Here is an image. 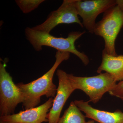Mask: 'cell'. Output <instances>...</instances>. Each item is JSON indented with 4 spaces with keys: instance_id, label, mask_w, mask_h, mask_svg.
Here are the masks:
<instances>
[{
    "instance_id": "cell-2",
    "label": "cell",
    "mask_w": 123,
    "mask_h": 123,
    "mask_svg": "<svg viewBox=\"0 0 123 123\" xmlns=\"http://www.w3.org/2000/svg\"><path fill=\"white\" fill-rule=\"evenodd\" d=\"M85 31H72L67 38L57 37L50 33L35 30L33 28L27 27L25 29V35L35 50H42L43 46L51 47L57 51L68 52L76 55L85 65H88L89 60L85 53L77 50L75 43L77 40L85 33Z\"/></svg>"
},
{
    "instance_id": "cell-6",
    "label": "cell",
    "mask_w": 123,
    "mask_h": 123,
    "mask_svg": "<svg viewBox=\"0 0 123 123\" xmlns=\"http://www.w3.org/2000/svg\"><path fill=\"white\" fill-rule=\"evenodd\" d=\"M75 2V0H64L59 8L52 12L44 22L32 28L35 30L50 33L55 27L60 24L76 23L84 27L78 17Z\"/></svg>"
},
{
    "instance_id": "cell-5",
    "label": "cell",
    "mask_w": 123,
    "mask_h": 123,
    "mask_svg": "<svg viewBox=\"0 0 123 123\" xmlns=\"http://www.w3.org/2000/svg\"><path fill=\"white\" fill-rule=\"evenodd\" d=\"M22 94L7 72L5 63H0V115L13 114L16 107L23 103Z\"/></svg>"
},
{
    "instance_id": "cell-4",
    "label": "cell",
    "mask_w": 123,
    "mask_h": 123,
    "mask_svg": "<svg viewBox=\"0 0 123 123\" xmlns=\"http://www.w3.org/2000/svg\"><path fill=\"white\" fill-rule=\"evenodd\" d=\"M71 85L75 90H80L90 98L89 102L97 103L106 92H110L116 85L112 75L107 73L89 77H78L68 74Z\"/></svg>"
},
{
    "instance_id": "cell-8",
    "label": "cell",
    "mask_w": 123,
    "mask_h": 123,
    "mask_svg": "<svg viewBox=\"0 0 123 123\" xmlns=\"http://www.w3.org/2000/svg\"><path fill=\"white\" fill-rule=\"evenodd\" d=\"M53 98H50L41 105L17 114L1 116L0 123H42L48 122V112L52 107Z\"/></svg>"
},
{
    "instance_id": "cell-3",
    "label": "cell",
    "mask_w": 123,
    "mask_h": 123,
    "mask_svg": "<svg viewBox=\"0 0 123 123\" xmlns=\"http://www.w3.org/2000/svg\"><path fill=\"white\" fill-rule=\"evenodd\" d=\"M116 5L104 13L102 18L96 23L94 33L103 38V51L108 55H117L115 41L123 27V0H117Z\"/></svg>"
},
{
    "instance_id": "cell-7",
    "label": "cell",
    "mask_w": 123,
    "mask_h": 123,
    "mask_svg": "<svg viewBox=\"0 0 123 123\" xmlns=\"http://www.w3.org/2000/svg\"><path fill=\"white\" fill-rule=\"evenodd\" d=\"M115 0H75V6L82 23L89 33L93 34L96 19L99 14L116 5Z\"/></svg>"
},
{
    "instance_id": "cell-9",
    "label": "cell",
    "mask_w": 123,
    "mask_h": 123,
    "mask_svg": "<svg viewBox=\"0 0 123 123\" xmlns=\"http://www.w3.org/2000/svg\"><path fill=\"white\" fill-rule=\"evenodd\" d=\"M56 75L59 80V85L53 105L48 114V123H57L66 101L75 90L68 78V74L64 71L58 69Z\"/></svg>"
},
{
    "instance_id": "cell-15",
    "label": "cell",
    "mask_w": 123,
    "mask_h": 123,
    "mask_svg": "<svg viewBox=\"0 0 123 123\" xmlns=\"http://www.w3.org/2000/svg\"><path fill=\"white\" fill-rule=\"evenodd\" d=\"M86 123H95L94 121L93 120H89L88 121V122H86Z\"/></svg>"
},
{
    "instance_id": "cell-14",
    "label": "cell",
    "mask_w": 123,
    "mask_h": 123,
    "mask_svg": "<svg viewBox=\"0 0 123 123\" xmlns=\"http://www.w3.org/2000/svg\"><path fill=\"white\" fill-rule=\"evenodd\" d=\"M109 93L111 95L118 98L123 100V80L116 84Z\"/></svg>"
},
{
    "instance_id": "cell-10",
    "label": "cell",
    "mask_w": 123,
    "mask_h": 123,
    "mask_svg": "<svg viewBox=\"0 0 123 123\" xmlns=\"http://www.w3.org/2000/svg\"><path fill=\"white\" fill-rule=\"evenodd\" d=\"M74 102L87 118L100 123H123V112L119 110L108 112L94 108L89 104V101L75 100Z\"/></svg>"
},
{
    "instance_id": "cell-12",
    "label": "cell",
    "mask_w": 123,
    "mask_h": 123,
    "mask_svg": "<svg viewBox=\"0 0 123 123\" xmlns=\"http://www.w3.org/2000/svg\"><path fill=\"white\" fill-rule=\"evenodd\" d=\"M85 117L74 102H72L57 123H86Z\"/></svg>"
},
{
    "instance_id": "cell-1",
    "label": "cell",
    "mask_w": 123,
    "mask_h": 123,
    "mask_svg": "<svg viewBox=\"0 0 123 123\" xmlns=\"http://www.w3.org/2000/svg\"><path fill=\"white\" fill-rule=\"evenodd\" d=\"M70 53L57 51L55 61L50 69L42 77L28 83L16 84L22 94L24 101L23 106L25 110L35 107L40 102V98L45 95L47 98H54L56 93V86L53 84V76L58 66L70 57Z\"/></svg>"
},
{
    "instance_id": "cell-11",
    "label": "cell",
    "mask_w": 123,
    "mask_h": 123,
    "mask_svg": "<svg viewBox=\"0 0 123 123\" xmlns=\"http://www.w3.org/2000/svg\"><path fill=\"white\" fill-rule=\"evenodd\" d=\"M108 73L114 78L117 82L123 80V55L113 56L103 50L102 61L97 70V73Z\"/></svg>"
},
{
    "instance_id": "cell-13",
    "label": "cell",
    "mask_w": 123,
    "mask_h": 123,
    "mask_svg": "<svg viewBox=\"0 0 123 123\" xmlns=\"http://www.w3.org/2000/svg\"><path fill=\"white\" fill-rule=\"evenodd\" d=\"M44 0H16L15 1L23 13L27 14L37 8Z\"/></svg>"
}]
</instances>
